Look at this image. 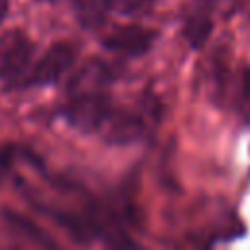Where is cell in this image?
I'll use <instances>...</instances> for the list:
<instances>
[{"instance_id": "1", "label": "cell", "mask_w": 250, "mask_h": 250, "mask_svg": "<svg viewBox=\"0 0 250 250\" xmlns=\"http://www.w3.org/2000/svg\"><path fill=\"white\" fill-rule=\"evenodd\" d=\"M109 113H111L109 100L100 92L76 94V98L64 107V119L82 133H92L102 129Z\"/></svg>"}, {"instance_id": "2", "label": "cell", "mask_w": 250, "mask_h": 250, "mask_svg": "<svg viewBox=\"0 0 250 250\" xmlns=\"http://www.w3.org/2000/svg\"><path fill=\"white\" fill-rule=\"evenodd\" d=\"M33 55V43L21 29H8L0 35V78L18 80Z\"/></svg>"}, {"instance_id": "3", "label": "cell", "mask_w": 250, "mask_h": 250, "mask_svg": "<svg viewBox=\"0 0 250 250\" xmlns=\"http://www.w3.org/2000/svg\"><path fill=\"white\" fill-rule=\"evenodd\" d=\"M74 61H76V51L70 43H66V41L53 43L29 70L27 84H33V86L55 84L62 74H66L70 70Z\"/></svg>"}, {"instance_id": "4", "label": "cell", "mask_w": 250, "mask_h": 250, "mask_svg": "<svg viewBox=\"0 0 250 250\" xmlns=\"http://www.w3.org/2000/svg\"><path fill=\"white\" fill-rule=\"evenodd\" d=\"M156 41V31L143 25H125L111 31L104 37V47L111 53H119L125 57H141L152 49Z\"/></svg>"}, {"instance_id": "5", "label": "cell", "mask_w": 250, "mask_h": 250, "mask_svg": "<svg viewBox=\"0 0 250 250\" xmlns=\"http://www.w3.org/2000/svg\"><path fill=\"white\" fill-rule=\"evenodd\" d=\"M102 131L107 143L129 145V143H135L143 135L145 125L137 113L121 111V113H109L102 125Z\"/></svg>"}, {"instance_id": "6", "label": "cell", "mask_w": 250, "mask_h": 250, "mask_svg": "<svg viewBox=\"0 0 250 250\" xmlns=\"http://www.w3.org/2000/svg\"><path fill=\"white\" fill-rule=\"evenodd\" d=\"M2 219L14 232H18L20 236L27 238L33 244H39V246H45V248H57L59 246L57 240H53L35 221L21 215L20 211H14V209L6 207V209H2Z\"/></svg>"}, {"instance_id": "7", "label": "cell", "mask_w": 250, "mask_h": 250, "mask_svg": "<svg viewBox=\"0 0 250 250\" xmlns=\"http://www.w3.org/2000/svg\"><path fill=\"white\" fill-rule=\"evenodd\" d=\"M111 80V68L100 61H92L90 64H86L72 80V88L76 90V94H84V92H98V88L105 86Z\"/></svg>"}, {"instance_id": "8", "label": "cell", "mask_w": 250, "mask_h": 250, "mask_svg": "<svg viewBox=\"0 0 250 250\" xmlns=\"http://www.w3.org/2000/svg\"><path fill=\"white\" fill-rule=\"evenodd\" d=\"M78 23L84 29H96L109 12V0H72Z\"/></svg>"}, {"instance_id": "9", "label": "cell", "mask_w": 250, "mask_h": 250, "mask_svg": "<svg viewBox=\"0 0 250 250\" xmlns=\"http://www.w3.org/2000/svg\"><path fill=\"white\" fill-rule=\"evenodd\" d=\"M211 20L207 16H193L188 23H186V29H184V35L188 39V43L193 47V49H199L205 45V41L209 39L211 35Z\"/></svg>"}, {"instance_id": "10", "label": "cell", "mask_w": 250, "mask_h": 250, "mask_svg": "<svg viewBox=\"0 0 250 250\" xmlns=\"http://www.w3.org/2000/svg\"><path fill=\"white\" fill-rule=\"evenodd\" d=\"M156 6V0H109V10L125 18H145Z\"/></svg>"}, {"instance_id": "11", "label": "cell", "mask_w": 250, "mask_h": 250, "mask_svg": "<svg viewBox=\"0 0 250 250\" xmlns=\"http://www.w3.org/2000/svg\"><path fill=\"white\" fill-rule=\"evenodd\" d=\"M57 223L66 230L70 232V236H74L76 240L84 242L88 238V229L86 225L76 217V215H70V213H57Z\"/></svg>"}, {"instance_id": "12", "label": "cell", "mask_w": 250, "mask_h": 250, "mask_svg": "<svg viewBox=\"0 0 250 250\" xmlns=\"http://www.w3.org/2000/svg\"><path fill=\"white\" fill-rule=\"evenodd\" d=\"M8 0H0V23L6 20V16H8Z\"/></svg>"}, {"instance_id": "13", "label": "cell", "mask_w": 250, "mask_h": 250, "mask_svg": "<svg viewBox=\"0 0 250 250\" xmlns=\"http://www.w3.org/2000/svg\"><path fill=\"white\" fill-rule=\"evenodd\" d=\"M39 2H57V0H39Z\"/></svg>"}]
</instances>
